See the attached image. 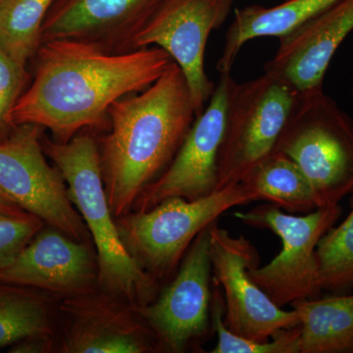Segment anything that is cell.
<instances>
[{
	"label": "cell",
	"instance_id": "obj_1",
	"mask_svg": "<svg viewBox=\"0 0 353 353\" xmlns=\"http://www.w3.org/2000/svg\"><path fill=\"white\" fill-rule=\"evenodd\" d=\"M32 59L34 78L11 122L39 125L58 143L85 130L108 131L114 102L150 87L173 62L158 46L109 53L69 39L41 43Z\"/></svg>",
	"mask_w": 353,
	"mask_h": 353
},
{
	"label": "cell",
	"instance_id": "obj_2",
	"mask_svg": "<svg viewBox=\"0 0 353 353\" xmlns=\"http://www.w3.org/2000/svg\"><path fill=\"white\" fill-rule=\"evenodd\" d=\"M108 116L106 134L95 138L116 219L166 170L196 115L185 77L173 61L150 87L114 102Z\"/></svg>",
	"mask_w": 353,
	"mask_h": 353
},
{
	"label": "cell",
	"instance_id": "obj_3",
	"mask_svg": "<svg viewBox=\"0 0 353 353\" xmlns=\"http://www.w3.org/2000/svg\"><path fill=\"white\" fill-rule=\"evenodd\" d=\"M41 145L46 157L61 172L70 199L87 225L99 261V287L136 308L153 303L161 290L160 285L130 256L121 241L94 134L85 130L68 143H58L44 132Z\"/></svg>",
	"mask_w": 353,
	"mask_h": 353
},
{
	"label": "cell",
	"instance_id": "obj_4",
	"mask_svg": "<svg viewBox=\"0 0 353 353\" xmlns=\"http://www.w3.org/2000/svg\"><path fill=\"white\" fill-rule=\"evenodd\" d=\"M259 201L243 183L189 201L169 197L146 211L131 210L116 218L121 241L130 256L161 285L168 284L192 241L230 209Z\"/></svg>",
	"mask_w": 353,
	"mask_h": 353
},
{
	"label": "cell",
	"instance_id": "obj_5",
	"mask_svg": "<svg viewBox=\"0 0 353 353\" xmlns=\"http://www.w3.org/2000/svg\"><path fill=\"white\" fill-rule=\"evenodd\" d=\"M274 152L299 165L319 208L353 194V120L323 88L301 92Z\"/></svg>",
	"mask_w": 353,
	"mask_h": 353
},
{
	"label": "cell",
	"instance_id": "obj_6",
	"mask_svg": "<svg viewBox=\"0 0 353 353\" xmlns=\"http://www.w3.org/2000/svg\"><path fill=\"white\" fill-rule=\"evenodd\" d=\"M301 94L292 83L268 72L234 83L218 155L217 190L243 182L275 152Z\"/></svg>",
	"mask_w": 353,
	"mask_h": 353
},
{
	"label": "cell",
	"instance_id": "obj_7",
	"mask_svg": "<svg viewBox=\"0 0 353 353\" xmlns=\"http://www.w3.org/2000/svg\"><path fill=\"white\" fill-rule=\"evenodd\" d=\"M339 205L320 208L303 216L285 214L271 203L248 212L234 213L248 226L268 229L283 243L280 253L263 267H252L250 276L279 307L315 299L322 292L318 283L316 248L323 236L340 219Z\"/></svg>",
	"mask_w": 353,
	"mask_h": 353
},
{
	"label": "cell",
	"instance_id": "obj_8",
	"mask_svg": "<svg viewBox=\"0 0 353 353\" xmlns=\"http://www.w3.org/2000/svg\"><path fill=\"white\" fill-rule=\"evenodd\" d=\"M46 129L17 125L0 143V190L18 206L74 240L90 243V234L69 196L66 181L48 163L41 145Z\"/></svg>",
	"mask_w": 353,
	"mask_h": 353
},
{
	"label": "cell",
	"instance_id": "obj_9",
	"mask_svg": "<svg viewBox=\"0 0 353 353\" xmlns=\"http://www.w3.org/2000/svg\"><path fill=\"white\" fill-rule=\"evenodd\" d=\"M209 252L212 278L224 297V323L232 333L267 341L299 326L296 311L279 307L250 277V269L259 266L260 255L248 239L236 238L214 222L209 228Z\"/></svg>",
	"mask_w": 353,
	"mask_h": 353
},
{
	"label": "cell",
	"instance_id": "obj_10",
	"mask_svg": "<svg viewBox=\"0 0 353 353\" xmlns=\"http://www.w3.org/2000/svg\"><path fill=\"white\" fill-rule=\"evenodd\" d=\"M234 0H163L139 32L136 50L158 46L179 65L189 85L199 117L215 90L205 72L209 36L231 14Z\"/></svg>",
	"mask_w": 353,
	"mask_h": 353
},
{
	"label": "cell",
	"instance_id": "obj_11",
	"mask_svg": "<svg viewBox=\"0 0 353 353\" xmlns=\"http://www.w3.org/2000/svg\"><path fill=\"white\" fill-rule=\"evenodd\" d=\"M209 228L192 241L178 271L153 303L138 308L159 352H187L208 333L212 294Z\"/></svg>",
	"mask_w": 353,
	"mask_h": 353
},
{
	"label": "cell",
	"instance_id": "obj_12",
	"mask_svg": "<svg viewBox=\"0 0 353 353\" xmlns=\"http://www.w3.org/2000/svg\"><path fill=\"white\" fill-rule=\"evenodd\" d=\"M234 83L231 74H221L210 101L194 120L170 165L141 192L132 210H150L169 197L194 201L217 190L218 155Z\"/></svg>",
	"mask_w": 353,
	"mask_h": 353
},
{
	"label": "cell",
	"instance_id": "obj_13",
	"mask_svg": "<svg viewBox=\"0 0 353 353\" xmlns=\"http://www.w3.org/2000/svg\"><path fill=\"white\" fill-rule=\"evenodd\" d=\"M58 310L63 324L59 352H159L157 338L138 308L101 288L62 299Z\"/></svg>",
	"mask_w": 353,
	"mask_h": 353
},
{
	"label": "cell",
	"instance_id": "obj_14",
	"mask_svg": "<svg viewBox=\"0 0 353 353\" xmlns=\"http://www.w3.org/2000/svg\"><path fill=\"white\" fill-rule=\"evenodd\" d=\"M163 0H53L41 41L69 39L109 53L136 50L139 32Z\"/></svg>",
	"mask_w": 353,
	"mask_h": 353
},
{
	"label": "cell",
	"instance_id": "obj_15",
	"mask_svg": "<svg viewBox=\"0 0 353 353\" xmlns=\"http://www.w3.org/2000/svg\"><path fill=\"white\" fill-rule=\"evenodd\" d=\"M92 248L46 225L0 272V281L61 299L85 294L99 287V261Z\"/></svg>",
	"mask_w": 353,
	"mask_h": 353
},
{
	"label": "cell",
	"instance_id": "obj_16",
	"mask_svg": "<svg viewBox=\"0 0 353 353\" xmlns=\"http://www.w3.org/2000/svg\"><path fill=\"white\" fill-rule=\"evenodd\" d=\"M352 31L353 0H336L279 39L277 52L264 65V72L284 79L301 92L323 88L332 59Z\"/></svg>",
	"mask_w": 353,
	"mask_h": 353
},
{
	"label": "cell",
	"instance_id": "obj_17",
	"mask_svg": "<svg viewBox=\"0 0 353 353\" xmlns=\"http://www.w3.org/2000/svg\"><path fill=\"white\" fill-rule=\"evenodd\" d=\"M336 1L287 0L273 7L250 6L236 9L216 68L220 75L231 74L239 53L246 43L266 37L283 38Z\"/></svg>",
	"mask_w": 353,
	"mask_h": 353
},
{
	"label": "cell",
	"instance_id": "obj_18",
	"mask_svg": "<svg viewBox=\"0 0 353 353\" xmlns=\"http://www.w3.org/2000/svg\"><path fill=\"white\" fill-rule=\"evenodd\" d=\"M299 319V353H353V294L290 304Z\"/></svg>",
	"mask_w": 353,
	"mask_h": 353
},
{
	"label": "cell",
	"instance_id": "obj_19",
	"mask_svg": "<svg viewBox=\"0 0 353 353\" xmlns=\"http://www.w3.org/2000/svg\"><path fill=\"white\" fill-rule=\"evenodd\" d=\"M263 201L290 213H309L318 206L312 185L299 165L287 155L273 152L243 179Z\"/></svg>",
	"mask_w": 353,
	"mask_h": 353
},
{
	"label": "cell",
	"instance_id": "obj_20",
	"mask_svg": "<svg viewBox=\"0 0 353 353\" xmlns=\"http://www.w3.org/2000/svg\"><path fill=\"white\" fill-rule=\"evenodd\" d=\"M51 296L41 290L0 281V347L32 334H54Z\"/></svg>",
	"mask_w": 353,
	"mask_h": 353
},
{
	"label": "cell",
	"instance_id": "obj_21",
	"mask_svg": "<svg viewBox=\"0 0 353 353\" xmlns=\"http://www.w3.org/2000/svg\"><path fill=\"white\" fill-rule=\"evenodd\" d=\"M53 0H3L0 4V50L27 66L41 46V30Z\"/></svg>",
	"mask_w": 353,
	"mask_h": 353
},
{
	"label": "cell",
	"instance_id": "obj_22",
	"mask_svg": "<svg viewBox=\"0 0 353 353\" xmlns=\"http://www.w3.org/2000/svg\"><path fill=\"white\" fill-rule=\"evenodd\" d=\"M316 259L321 290L343 294L353 289V199L347 217L318 243Z\"/></svg>",
	"mask_w": 353,
	"mask_h": 353
},
{
	"label": "cell",
	"instance_id": "obj_23",
	"mask_svg": "<svg viewBox=\"0 0 353 353\" xmlns=\"http://www.w3.org/2000/svg\"><path fill=\"white\" fill-rule=\"evenodd\" d=\"M210 314L217 334V343L212 353H299L301 328L283 330L270 341L248 340L232 333L224 323L225 301L220 285L212 278Z\"/></svg>",
	"mask_w": 353,
	"mask_h": 353
},
{
	"label": "cell",
	"instance_id": "obj_24",
	"mask_svg": "<svg viewBox=\"0 0 353 353\" xmlns=\"http://www.w3.org/2000/svg\"><path fill=\"white\" fill-rule=\"evenodd\" d=\"M30 82L31 76L26 67L16 63L0 50V143L16 127L11 122V112Z\"/></svg>",
	"mask_w": 353,
	"mask_h": 353
},
{
	"label": "cell",
	"instance_id": "obj_25",
	"mask_svg": "<svg viewBox=\"0 0 353 353\" xmlns=\"http://www.w3.org/2000/svg\"><path fill=\"white\" fill-rule=\"evenodd\" d=\"M46 223L27 212L16 216H0V272L7 268Z\"/></svg>",
	"mask_w": 353,
	"mask_h": 353
},
{
	"label": "cell",
	"instance_id": "obj_26",
	"mask_svg": "<svg viewBox=\"0 0 353 353\" xmlns=\"http://www.w3.org/2000/svg\"><path fill=\"white\" fill-rule=\"evenodd\" d=\"M55 334H38L26 336L11 345L8 352L12 353H50L58 350Z\"/></svg>",
	"mask_w": 353,
	"mask_h": 353
},
{
	"label": "cell",
	"instance_id": "obj_27",
	"mask_svg": "<svg viewBox=\"0 0 353 353\" xmlns=\"http://www.w3.org/2000/svg\"><path fill=\"white\" fill-rule=\"evenodd\" d=\"M27 213L0 190V216H16Z\"/></svg>",
	"mask_w": 353,
	"mask_h": 353
},
{
	"label": "cell",
	"instance_id": "obj_28",
	"mask_svg": "<svg viewBox=\"0 0 353 353\" xmlns=\"http://www.w3.org/2000/svg\"><path fill=\"white\" fill-rule=\"evenodd\" d=\"M2 1H3V0H0V4H1Z\"/></svg>",
	"mask_w": 353,
	"mask_h": 353
}]
</instances>
